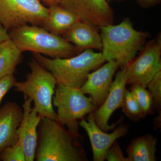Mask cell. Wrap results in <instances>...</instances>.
Listing matches in <instances>:
<instances>
[{
    "instance_id": "cell-22",
    "label": "cell",
    "mask_w": 161,
    "mask_h": 161,
    "mask_svg": "<svg viewBox=\"0 0 161 161\" xmlns=\"http://www.w3.org/2000/svg\"><path fill=\"white\" fill-rule=\"evenodd\" d=\"M0 160L25 161V154L19 143L6 147L0 153Z\"/></svg>"
},
{
    "instance_id": "cell-14",
    "label": "cell",
    "mask_w": 161,
    "mask_h": 161,
    "mask_svg": "<svg viewBox=\"0 0 161 161\" xmlns=\"http://www.w3.org/2000/svg\"><path fill=\"white\" fill-rule=\"evenodd\" d=\"M23 114V108L15 102H7L0 108V153L18 142L17 131Z\"/></svg>"
},
{
    "instance_id": "cell-28",
    "label": "cell",
    "mask_w": 161,
    "mask_h": 161,
    "mask_svg": "<svg viewBox=\"0 0 161 161\" xmlns=\"http://www.w3.org/2000/svg\"><path fill=\"white\" fill-rule=\"evenodd\" d=\"M107 1H108V3H109V2H113V1H122V0H107Z\"/></svg>"
},
{
    "instance_id": "cell-6",
    "label": "cell",
    "mask_w": 161,
    "mask_h": 161,
    "mask_svg": "<svg viewBox=\"0 0 161 161\" xmlns=\"http://www.w3.org/2000/svg\"><path fill=\"white\" fill-rule=\"evenodd\" d=\"M53 103L57 108V121L66 126L68 131L75 137L82 139L79 132V121L96 109L91 98L87 97L80 88L58 84Z\"/></svg>"
},
{
    "instance_id": "cell-27",
    "label": "cell",
    "mask_w": 161,
    "mask_h": 161,
    "mask_svg": "<svg viewBox=\"0 0 161 161\" xmlns=\"http://www.w3.org/2000/svg\"><path fill=\"white\" fill-rule=\"evenodd\" d=\"M44 4L49 6L53 5H59L60 0H41Z\"/></svg>"
},
{
    "instance_id": "cell-12",
    "label": "cell",
    "mask_w": 161,
    "mask_h": 161,
    "mask_svg": "<svg viewBox=\"0 0 161 161\" xmlns=\"http://www.w3.org/2000/svg\"><path fill=\"white\" fill-rule=\"evenodd\" d=\"M107 62L102 66L90 73L85 82L80 88L83 94L89 95L96 109L105 100L113 81V76L120 67L114 60Z\"/></svg>"
},
{
    "instance_id": "cell-23",
    "label": "cell",
    "mask_w": 161,
    "mask_h": 161,
    "mask_svg": "<svg viewBox=\"0 0 161 161\" xmlns=\"http://www.w3.org/2000/svg\"><path fill=\"white\" fill-rule=\"evenodd\" d=\"M105 160L108 161H128L127 158L124 156L122 150L116 141L107 151Z\"/></svg>"
},
{
    "instance_id": "cell-9",
    "label": "cell",
    "mask_w": 161,
    "mask_h": 161,
    "mask_svg": "<svg viewBox=\"0 0 161 161\" xmlns=\"http://www.w3.org/2000/svg\"><path fill=\"white\" fill-rule=\"evenodd\" d=\"M59 5L97 28L113 24L114 14L107 0H60Z\"/></svg>"
},
{
    "instance_id": "cell-21",
    "label": "cell",
    "mask_w": 161,
    "mask_h": 161,
    "mask_svg": "<svg viewBox=\"0 0 161 161\" xmlns=\"http://www.w3.org/2000/svg\"><path fill=\"white\" fill-rule=\"evenodd\" d=\"M152 96L157 109L160 111L161 108V70L158 72L147 84V88Z\"/></svg>"
},
{
    "instance_id": "cell-10",
    "label": "cell",
    "mask_w": 161,
    "mask_h": 161,
    "mask_svg": "<svg viewBox=\"0 0 161 161\" xmlns=\"http://www.w3.org/2000/svg\"><path fill=\"white\" fill-rule=\"evenodd\" d=\"M127 79V65L117 72L105 100L100 107L92 112L95 123L102 131L108 132L114 130L119 123L121 121L120 119L113 125L108 124L112 114L115 110L122 107Z\"/></svg>"
},
{
    "instance_id": "cell-16",
    "label": "cell",
    "mask_w": 161,
    "mask_h": 161,
    "mask_svg": "<svg viewBox=\"0 0 161 161\" xmlns=\"http://www.w3.org/2000/svg\"><path fill=\"white\" fill-rule=\"evenodd\" d=\"M78 21L75 14L60 5H53L48 7L47 16L41 26L53 34L62 36Z\"/></svg>"
},
{
    "instance_id": "cell-2",
    "label": "cell",
    "mask_w": 161,
    "mask_h": 161,
    "mask_svg": "<svg viewBox=\"0 0 161 161\" xmlns=\"http://www.w3.org/2000/svg\"><path fill=\"white\" fill-rule=\"evenodd\" d=\"M33 57L43 67L50 72L57 84L80 88L88 75L100 67L106 60L101 52L86 49L71 58H49L32 53Z\"/></svg>"
},
{
    "instance_id": "cell-1",
    "label": "cell",
    "mask_w": 161,
    "mask_h": 161,
    "mask_svg": "<svg viewBox=\"0 0 161 161\" xmlns=\"http://www.w3.org/2000/svg\"><path fill=\"white\" fill-rule=\"evenodd\" d=\"M77 138L57 121L42 117L38 129L37 161H86Z\"/></svg>"
},
{
    "instance_id": "cell-24",
    "label": "cell",
    "mask_w": 161,
    "mask_h": 161,
    "mask_svg": "<svg viewBox=\"0 0 161 161\" xmlns=\"http://www.w3.org/2000/svg\"><path fill=\"white\" fill-rule=\"evenodd\" d=\"M17 80L14 75H10L0 80V104L4 96L14 87Z\"/></svg>"
},
{
    "instance_id": "cell-11",
    "label": "cell",
    "mask_w": 161,
    "mask_h": 161,
    "mask_svg": "<svg viewBox=\"0 0 161 161\" xmlns=\"http://www.w3.org/2000/svg\"><path fill=\"white\" fill-rule=\"evenodd\" d=\"M79 125L89 137L94 161H104L105 156L110 147L118 139L126 135L129 131V126L124 124L115 128L111 133L102 131L95 123L92 112L89 114L86 119H81Z\"/></svg>"
},
{
    "instance_id": "cell-4",
    "label": "cell",
    "mask_w": 161,
    "mask_h": 161,
    "mask_svg": "<svg viewBox=\"0 0 161 161\" xmlns=\"http://www.w3.org/2000/svg\"><path fill=\"white\" fill-rule=\"evenodd\" d=\"M9 31L10 39L22 53L31 52L52 58H71L80 53L63 37L41 26L26 24Z\"/></svg>"
},
{
    "instance_id": "cell-13",
    "label": "cell",
    "mask_w": 161,
    "mask_h": 161,
    "mask_svg": "<svg viewBox=\"0 0 161 161\" xmlns=\"http://www.w3.org/2000/svg\"><path fill=\"white\" fill-rule=\"evenodd\" d=\"M24 97L23 117L17 134L18 142L25 154V161H33L37 145L38 127L41 117L35 107H31V99L25 96Z\"/></svg>"
},
{
    "instance_id": "cell-19",
    "label": "cell",
    "mask_w": 161,
    "mask_h": 161,
    "mask_svg": "<svg viewBox=\"0 0 161 161\" xmlns=\"http://www.w3.org/2000/svg\"><path fill=\"white\" fill-rule=\"evenodd\" d=\"M122 112L130 120L137 121L144 118L139 104L132 92L125 88L124 92Z\"/></svg>"
},
{
    "instance_id": "cell-25",
    "label": "cell",
    "mask_w": 161,
    "mask_h": 161,
    "mask_svg": "<svg viewBox=\"0 0 161 161\" xmlns=\"http://www.w3.org/2000/svg\"><path fill=\"white\" fill-rule=\"evenodd\" d=\"M136 2L142 8L147 9L158 5L161 0H136Z\"/></svg>"
},
{
    "instance_id": "cell-20",
    "label": "cell",
    "mask_w": 161,
    "mask_h": 161,
    "mask_svg": "<svg viewBox=\"0 0 161 161\" xmlns=\"http://www.w3.org/2000/svg\"><path fill=\"white\" fill-rule=\"evenodd\" d=\"M130 91L135 96L143 113L144 117L150 113L153 105V100L149 91L146 87L138 85L131 86Z\"/></svg>"
},
{
    "instance_id": "cell-26",
    "label": "cell",
    "mask_w": 161,
    "mask_h": 161,
    "mask_svg": "<svg viewBox=\"0 0 161 161\" xmlns=\"http://www.w3.org/2000/svg\"><path fill=\"white\" fill-rule=\"evenodd\" d=\"M10 39L8 30L6 29L0 23V43Z\"/></svg>"
},
{
    "instance_id": "cell-8",
    "label": "cell",
    "mask_w": 161,
    "mask_h": 161,
    "mask_svg": "<svg viewBox=\"0 0 161 161\" xmlns=\"http://www.w3.org/2000/svg\"><path fill=\"white\" fill-rule=\"evenodd\" d=\"M161 36L152 40L142 48L137 58L127 64V85L147 88L148 82L161 70Z\"/></svg>"
},
{
    "instance_id": "cell-15",
    "label": "cell",
    "mask_w": 161,
    "mask_h": 161,
    "mask_svg": "<svg viewBox=\"0 0 161 161\" xmlns=\"http://www.w3.org/2000/svg\"><path fill=\"white\" fill-rule=\"evenodd\" d=\"M62 36L80 53L86 49L101 51L102 49L101 38L97 27L82 21L74 23Z\"/></svg>"
},
{
    "instance_id": "cell-3",
    "label": "cell",
    "mask_w": 161,
    "mask_h": 161,
    "mask_svg": "<svg viewBox=\"0 0 161 161\" xmlns=\"http://www.w3.org/2000/svg\"><path fill=\"white\" fill-rule=\"evenodd\" d=\"M99 28L104 58L106 61H116L122 67L134 59L149 37L148 33L134 29L129 19L118 25L111 24Z\"/></svg>"
},
{
    "instance_id": "cell-5",
    "label": "cell",
    "mask_w": 161,
    "mask_h": 161,
    "mask_svg": "<svg viewBox=\"0 0 161 161\" xmlns=\"http://www.w3.org/2000/svg\"><path fill=\"white\" fill-rule=\"evenodd\" d=\"M31 71L26 80L15 83V90L30 98L41 118L57 121L58 115L54 109L53 97L57 85L51 73L43 67L34 58L28 63Z\"/></svg>"
},
{
    "instance_id": "cell-7",
    "label": "cell",
    "mask_w": 161,
    "mask_h": 161,
    "mask_svg": "<svg viewBox=\"0 0 161 161\" xmlns=\"http://www.w3.org/2000/svg\"><path fill=\"white\" fill-rule=\"evenodd\" d=\"M47 13L39 0H0V23L8 30L26 24L42 26Z\"/></svg>"
},
{
    "instance_id": "cell-17",
    "label": "cell",
    "mask_w": 161,
    "mask_h": 161,
    "mask_svg": "<svg viewBox=\"0 0 161 161\" xmlns=\"http://www.w3.org/2000/svg\"><path fill=\"white\" fill-rule=\"evenodd\" d=\"M157 139L148 134L136 137L127 148L128 161H155L157 160Z\"/></svg>"
},
{
    "instance_id": "cell-18",
    "label": "cell",
    "mask_w": 161,
    "mask_h": 161,
    "mask_svg": "<svg viewBox=\"0 0 161 161\" xmlns=\"http://www.w3.org/2000/svg\"><path fill=\"white\" fill-rule=\"evenodd\" d=\"M22 53L11 39L0 43V80L14 74Z\"/></svg>"
}]
</instances>
